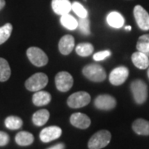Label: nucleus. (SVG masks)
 Here are the masks:
<instances>
[{"instance_id": "nucleus-20", "label": "nucleus", "mask_w": 149, "mask_h": 149, "mask_svg": "<svg viewBox=\"0 0 149 149\" xmlns=\"http://www.w3.org/2000/svg\"><path fill=\"white\" fill-rule=\"evenodd\" d=\"M15 141L17 144L19 146H29L33 143L34 141V137L31 133H28L26 131H22L16 134L15 136Z\"/></svg>"}, {"instance_id": "nucleus-33", "label": "nucleus", "mask_w": 149, "mask_h": 149, "mask_svg": "<svg viewBox=\"0 0 149 149\" xmlns=\"http://www.w3.org/2000/svg\"><path fill=\"white\" fill-rule=\"evenodd\" d=\"M131 28H132V27H130V26H127V27H125V29H126L127 31H131Z\"/></svg>"}, {"instance_id": "nucleus-32", "label": "nucleus", "mask_w": 149, "mask_h": 149, "mask_svg": "<svg viewBox=\"0 0 149 149\" xmlns=\"http://www.w3.org/2000/svg\"><path fill=\"white\" fill-rule=\"evenodd\" d=\"M4 6H5V0H0V10H2Z\"/></svg>"}, {"instance_id": "nucleus-16", "label": "nucleus", "mask_w": 149, "mask_h": 149, "mask_svg": "<svg viewBox=\"0 0 149 149\" xmlns=\"http://www.w3.org/2000/svg\"><path fill=\"white\" fill-rule=\"evenodd\" d=\"M52 100V96L47 91H39L35 92L32 96V103L36 106H44Z\"/></svg>"}, {"instance_id": "nucleus-24", "label": "nucleus", "mask_w": 149, "mask_h": 149, "mask_svg": "<svg viewBox=\"0 0 149 149\" xmlns=\"http://www.w3.org/2000/svg\"><path fill=\"white\" fill-rule=\"evenodd\" d=\"M4 124H5L6 128L8 129L17 130V129L22 128L23 122H22L21 118L17 117V116H8L6 118Z\"/></svg>"}, {"instance_id": "nucleus-9", "label": "nucleus", "mask_w": 149, "mask_h": 149, "mask_svg": "<svg viewBox=\"0 0 149 149\" xmlns=\"http://www.w3.org/2000/svg\"><path fill=\"white\" fill-rule=\"evenodd\" d=\"M129 74V70L125 66H118L112 70L109 74V81L112 85H120L125 82Z\"/></svg>"}, {"instance_id": "nucleus-1", "label": "nucleus", "mask_w": 149, "mask_h": 149, "mask_svg": "<svg viewBox=\"0 0 149 149\" xmlns=\"http://www.w3.org/2000/svg\"><path fill=\"white\" fill-rule=\"evenodd\" d=\"M82 73L88 80L94 82H102L106 79L105 70L100 65H87L82 70Z\"/></svg>"}, {"instance_id": "nucleus-23", "label": "nucleus", "mask_w": 149, "mask_h": 149, "mask_svg": "<svg viewBox=\"0 0 149 149\" xmlns=\"http://www.w3.org/2000/svg\"><path fill=\"white\" fill-rule=\"evenodd\" d=\"M75 52L80 56H89L90 55L93 53L94 52V47L91 43L83 42L80 43L76 46L75 47Z\"/></svg>"}, {"instance_id": "nucleus-27", "label": "nucleus", "mask_w": 149, "mask_h": 149, "mask_svg": "<svg viewBox=\"0 0 149 149\" xmlns=\"http://www.w3.org/2000/svg\"><path fill=\"white\" fill-rule=\"evenodd\" d=\"M71 9L74 11V13H76V15L79 17L84 18L88 17V11L85 9L84 6L78 2H74L73 3H71Z\"/></svg>"}, {"instance_id": "nucleus-29", "label": "nucleus", "mask_w": 149, "mask_h": 149, "mask_svg": "<svg viewBox=\"0 0 149 149\" xmlns=\"http://www.w3.org/2000/svg\"><path fill=\"white\" fill-rule=\"evenodd\" d=\"M111 55V52L109 51V50H105V51H101V52H96L93 58L96 61H102V60H104V59L109 56Z\"/></svg>"}, {"instance_id": "nucleus-4", "label": "nucleus", "mask_w": 149, "mask_h": 149, "mask_svg": "<svg viewBox=\"0 0 149 149\" xmlns=\"http://www.w3.org/2000/svg\"><path fill=\"white\" fill-rule=\"evenodd\" d=\"M134 100L137 104H142L148 98V86L146 83L141 80H133L130 85Z\"/></svg>"}, {"instance_id": "nucleus-26", "label": "nucleus", "mask_w": 149, "mask_h": 149, "mask_svg": "<svg viewBox=\"0 0 149 149\" xmlns=\"http://www.w3.org/2000/svg\"><path fill=\"white\" fill-rule=\"evenodd\" d=\"M13 31V26L11 23H6L3 27H0V45L4 43L10 37Z\"/></svg>"}, {"instance_id": "nucleus-10", "label": "nucleus", "mask_w": 149, "mask_h": 149, "mask_svg": "<svg viewBox=\"0 0 149 149\" xmlns=\"http://www.w3.org/2000/svg\"><path fill=\"white\" fill-rule=\"evenodd\" d=\"M95 106L101 110H111L114 109L117 102L116 100L109 95H100L95 100Z\"/></svg>"}, {"instance_id": "nucleus-31", "label": "nucleus", "mask_w": 149, "mask_h": 149, "mask_svg": "<svg viewBox=\"0 0 149 149\" xmlns=\"http://www.w3.org/2000/svg\"><path fill=\"white\" fill-rule=\"evenodd\" d=\"M47 149H65V144L64 143H57L54 145L52 147L49 148Z\"/></svg>"}, {"instance_id": "nucleus-21", "label": "nucleus", "mask_w": 149, "mask_h": 149, "mask_svg": "<svg viewBox=\"0 0 149 149\" xmlns=\"http://www.w3.org/2000/svg\"><path fill=\"white\" fill-rule=\"evenodd\" d=\"M61 23L68 30H74L78 27V21L69 13L61 17Z\"/></svg>"}, {"instance_id": "nucleus-2", "label": "nucleus", "mask_w": 149, "mask_h": 149, "mask_svg": "<svg viewBox=\"0 0 149 149\" xmlns=\"http://www.w3.org/2000/svg\"><path fill=\"white\" fill-rule=\"evenodd\" d=\"M111 140V133L108 130H100L95 133L88 143L89 149H102L105 148Z\"/></svg>"}, {"instance_id": "nucleus-17", "label": "nucleus", "mask_w": 149, "mask_h": 149, "mask_svg": "<svg viewBox=\"0 0 149 149\" xmlns=\"http://www.w3.org/2000/svg\"><path fill=\"white\" fill-rule=\"evenodd\" d=\"M133 130L139 135H149V121L143 118H138L133 123Z\"/></svg>"}, {"instance_id": "nucleus-3", "label": "nucleus", "mask_w": 149, "mask_h": 149, "mask_svg": "<svg viewBox=\"0 0 149 149\" xmlns=\"http://www.w3.org/2000/svg\"><path fill=\"white\" fill-rule=\"evenodd\" d=\"M48 83L47 75L44 73H36L30 76L25 82V87L27 91L37 92L42 91Z\"/></svg>"}, {"instance_id": "nucleus-25", "label": "nucleus", "mask_w": 149, "mask_h": 149, "mask_svg": "<svg viewBox=\"0 0 149 149\" xmlns=\"http://www.w3.org/2000/svg\"><path fill=\"white\" fill-rule=\"evenodd\" d=\"M137 49L139 52L145 54L149 52V34H145L139 37L137 42Z\"/></svg>"}, {"instance_id": "nucleus-5", "label": "nucleus", "mask_w": 149, "mask_h": 149, "mask_svg": "<svg viewBox=\"0 0 149 149\" xmlns=\"http://www.w3.org/2000/svg\"><path fill=\"white\" fill-rule=\"evenodd\" d=\"M27 56L31 63L37 67H42L47 64V56L40 48L35 47H29L27 50Z\"/></svg>"}, {"instance_id": "nucleus-22", "label": "nucleus", "mask_w": 149, "mask_h": 149, "mask_svg": "<svg viewBox=\"0 0 149 149\" xmlns=\"http://www.w3.org/2000/svg\"><path fill=\"white\" fill-rule=\"evenodd\" d=\"M11 69L8 62L5 59L0 58V82H5L9 79Z\"/></svg>"}, {"instance_id": "nucleus-30", "label": "nucleus", "mask_w": 149, "mask_h": 149, "mask_svg": "<svg viewBox=\"0 0 149 149\" xmlns=\"http://www.w3.org/2000/svg\"><path fill=\"white\" fill-rule=\"evenodd\" d=\"M9 140H10V138L8 133L0 131V147L6 146L9 143Z\"/></svg>"}, {"instance_id": "nucleus-35", "label": "nucleus", "mask_w": 149, "mask_h": 149, "mask_svg": "<svg viewBox=\"0 0 149 149\" xmlns=\"http://www.w3.org/2000/svg\"><path fill=\"white\" fill-rule=\"evenodd\" d=\"M146 55H147L148 56H149V52H148V53H146Z\"/></svg>"}, {"instance_id": "nucleus-19", "label": "nucleus", "mask_w": 149, "mask_h": 149, "mask_svg": "<svg viewBox=\"0 0 149 149\" xmlns=\"http://www.w3.org/2000/svg\"><path fill=\"white\" fill-rule=\"evenodd\" d=\"M107 22L113 28H120L124 24V18L119 13L112 12L107 16Z\"/></svg>"}, {"instance_id": "nucleus-8", "label": "nucleus", "mask_w": 149, "mask_h": 149, "mask_svg": "<svg viewBox=\"0 0 149 149\" xmlns=\"http://www.w3.org/2000/svg\"><path fill=\"white\" fill-rule=\"evenodd\" d=\"M133 15L138 26L141 30H149V13L142 6L137 5L134 7Z\"/></svg>"}, {"instance_id": "nucleus-34", "label": "nucleus", "mask_w": 149, "mask_h": 149, "mask_svg": "<svg viewBox=\"0 0 149 149\" xmlns=\"http://www.w3.org/2000/svg\"><path fill=\"white\" fill-rule=\"evenodd\" d=\"M148 78H149V68L148 69Z\"/></svg>"}, {"instance_id": "nucleus-6", "label": "nucleus", "mask_w": 149, "mask_h": 149, "mask_svg": "<svg viewBox=\"0 0 149 149\" xmlns=\"http://www.w3.org/2000/svg\"><path fill=\"white\" fill-rule=\"evenodd\" d=\"M91 95L85 91H79L72 94L67 99V104L70 108L79 109L86 106L91 102Z\"/></svg>"}, {"instance_id": "nucleus-28", "label": "nucleus", "mask_w": 149, "mask_h": 149, "mask_svg": "<svg viewBox=\"0 0 149 149\" xmlns=\"http://www.w3.org/2000/svg\"><path fill=\"white\" fill-rule=\"evenodd\" d=\"M78 27L80 29L81 32H83L85 35H89L91 33L90 30V20L88 18V17L81 18L78 20Z\"/></svg>"}, {"instance_id": "nucleus-7", "label": "nucleus", "mask_w": 149, "mask_h": 149, "mask_svg": "<svg viewBox=\"0 0 149 149\" xmlns=\"http://www.w3.org/2000/svg\"><path fill=\"white\" fill-rule=\"evenodd\" d=\"M56 89L61 92H67L72 87L74 80L72 75L66 71H61L55 77Z\"/></svg>"}, {"instance_id": "nucleus-12", "label": "nucleus", "mask_w": 149, "mask_h": 149, "mask_svg": "<svg viewBox=\"0 0 149 149\" xmlns=\"http://www.w3.org/2000/svg\"><path fill=\"white\" fill-rule=\"evenodd\" d=\"M70 123L75 128L80 129H86L91 124V120L85 113H74L70 118Z\"/></svg>"}, {"instance_id": "nucleus-11", "label": "nucleus", "mask_w": 149, "mask_h": 149, "mask_svg": "<svg viewBox=\"0 0 149 149\" xmlns=\"http://www.w3.org/2000/svg\"><path fill=\"white\" fill-rule=\"evenodd\" d=\"M62 130L58 126H50L43 128L40 133V139L43 143H50L61 136Z\"/></svg>"}, {"instance_id": "nucleus-18", "label": "nucleus", "mask_w": 149, "mask_h": 149, "mask_svg": "<svg viewBox=\"0 0 149 149\" xmlns=\"http://www.w3.org/2000/svg\"><path fill=\"white\" fill-rule=\"evenodd\" d=\"M49 118H50V113L47 109H40L33 113L32 122L36 126L41 127L47 123Z\"/></svg>"}, {"instance_id": "nucleus-13", "label": "nucleus", "mask_w": 149, "mask_h": 149, "mask_svg": "<svg viewBox=\"0 0 149 149\" xmlns=\"http://www.w3.org/2000/svg\"><path fill=\"white\" fill-rule=\"evenodd\" d=\"M58 47L62 55H69L74 48V38L71 35H65L61 38Z\"/></svg>"}, {"instance_id": "nucleus-15", "label": "nucleus", "mask_w": 149, "mask_h": 149, "mask_svg": "<svg viewBox=\"0 0 149 149\" xmlns=\"http://www.w3.org/2000/svg\"><path fill=\"white\" fill-rule=\"evenodd\" d=\"M132 61L133 65L139 69L144 70L149 67L148 56L143 52H137L132 55Z\"/></svg>"}, {"instance_id": "nucleus-14", "label": "nucleus", "mask_w": 149, "mask_h": 149, "mask_svg": "<svg viewBox=\"0 0 149 149\" xmlns=\"http://www.w3.org/2000/svg\"><path fill=\"white\" fill-rule=\"evenodd\" d=\"M52 7L53 11L58 15H65L71 10V3L70 0H52Z\"/></svg>"}]
</instances>
